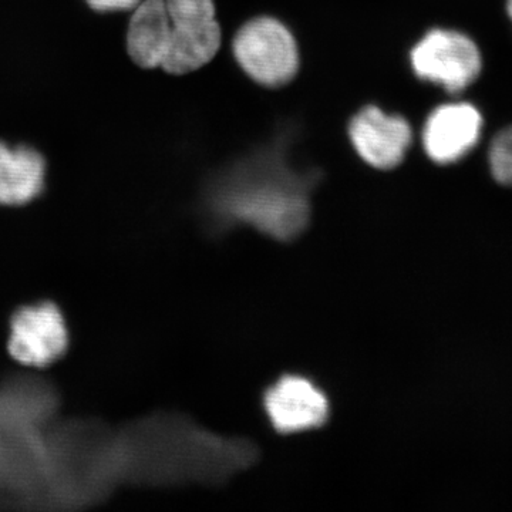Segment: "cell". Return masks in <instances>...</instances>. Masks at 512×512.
Masks as SVG:
<instances>
[{"label": "cell", "instance_id": "obj_8", "mask_svg": "<svg viewBox=\"0 0 512 512\" xmlns=\"http://www.w3.org/2000/svg\"><path fill=\"white\" fill-rule=\"evenodd\" d=\"M483 117L467 103L441 106L431 113L423 131V143L431 160L451 164L467 156L480 140Z\"/></svg>", "mask_w": 512, "mask_h": 512}, {"label": "cell", "instance_id": "obj_5", "mask_svg": "<svg viewBox=\"0 0 512 512\" xmlns=\"http://www.w3.org/2000/svg\"><path fill=\"white\" fill-rule=\"evenodd\" d=\"M264 406L278 433L318 429L328 421L329 402L318 386L301 376H285L266 390Z\"/></svg>", "mask_w": 512, "mask_h": 512}, {"label": "cell", "instance_id": "obj_12", "mask_svg": "<svg viewBox=\"0 0 512 512\" xmlns=\"http://www.w3.org/2000/svg\"><path fill=\"white\" fill-rule=\"evenodd\" d=\"M86 2L97 12H114V10L134 9L141 0H86Z\"/></svg>", "mask_w": 512, "mask_h": 512}, {"label": "cell", "instance_id": "obj_1", "mask_svg": "<svg viewBox=\"0 0 512 512\" xmlns=\"http://www.w3.org/2000/svg\"><path fill=\"white\" fill-rule=\"evenodd\" d=\"M315 183L316 178L296 173L274 153L248 158L212 185L215 224L220 229L248 225L278 241H293L308 228Z\"/></svg>", "mask_w": 512, "mask_h": 512}, {"label": "cell", "instance_id": "obj_11", "mask_svg": "<svg viewBox=\"0 0 512 512\" xmlns=\"http://www.w3.org/2000/svg\"><path fill=\"white\" fill-rule=\"evenodd\" d=\"M490 167L498 183L512 185V126L494 138L490 148Z\"/></svg>", "mask_w": 512, "mask_h": 512}, {"label": "cell", "instance_id": "obj_6", "mask_svg": "<svg viewBox=\"0 0 512 512\" xmlns=\"http://www.w3.org/2000/svg\"><path fill=\"white\" fill-rule=\"evenodd\" d=\"M66 346V325L55 306H30L13 319L10 353L23 365H49L62 355Z\"/></svg>", "mask_w": 512, "mask_h": 512}, {"label": "cell", "instance_id": "obj_4", "mask_svg": "<svg viewBox=\"0 0 512 512\" xmlns=\"http://www.w3.org/2000/svg\"><path fill=\"white\" fill-rule=\"evenodd\" d=\"M412 66L420 79L458 93L477 79L481 55L476 43L467 36L450 30H433L414 47Z\"/></svg>", "mask_w": 512, "mask_h": 512}, {"label": "cell", "instance_id": "obj_10", "mask_svg": "<svg viewBox=\"0 0 512 512\" xmlns=\"http://www.w3.org/2000/svg\"><path fill=\"white\" fill-rule=\"evenodd\" d=\"M43 183L45 160L37 151L0 143V204H26L42 191Z\"/></svg>", "mask_w": 512, "mask_h": 512}, {"label": "cell", "instance_id": "obj_2", "mask_svg": "<svg viewBox=\"0 0 512 512\" xmlns=\"http://www.w3.org/2000/svg\"><path fill=\"white\" fill-rule=\"evenodd\" d=\"M171 32L161 69L187 74L211 62L221 46L212 0H165Z\"/></svg>", "mask_w": 512, "mask_h": 512}, {"label": "cell", "instance_id": "obj_3", "mask_svg": "<svg viewBox=\"0 0 512 512\" xmlns=\"http://www.w3.org/2000/svg\"><path fill=\"white\" fill-rule=\"evenodd\" d=\"M234 55L255 82L279 87L298 72V46L292 33L272 18L251 20L234 40Z\"/></svg>", "mask_w": 512, "mask_h": 512}, {"label": "cell", "instance_id": "obj_13", "mask_svg": "<svg viewBox=\"0 0 512 512\" xmlns=\"http://www.w3.org/2000/svg\"><path fill=\"white\" fill-rule=\"evenodd\" d=\"M507 9H508V15H510V18L512 19V0H508Z\"/></svg>", "mask_w": 512, "mask_h": 512}, {"label": "cell", "instance_id": "obj_9", "mask_svg": "<svg viewBox=\"0 0 512 512\" xmlns=\"http://www.w3.org/2000/svg\"><path fill=\"white\" fill-rule=\"evenodd\" d=\"M134 9L127 32L128 55L143 69H156L163 63L170 42L165 0H143Z\"/></svg>", "mask_w": 512, "mask_h": 512}, {"label": "cell", "instance_id": "obj_7", "mask_svg": "<svg viewBox=\"0 0 512 512\" xmlns=\"http://www.w3.org/2000/svg\"><path fill=\"white\" fill-rule=\"evenodd\" d=\"M350 140L359 156L379 170L402 163L412 144V128L402 117L389 116L377 107H366L350 124Z\"/></svg>", "mask_w": 512, "mask_h": 512}]
</instances>
